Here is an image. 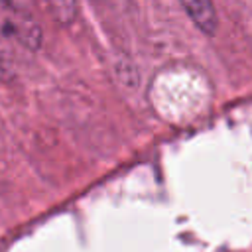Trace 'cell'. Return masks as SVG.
I'll use <instances>...</instances> for the list:
<instances>
[{"mask_svg":"<svg viewBox=\"0 0 252 252\" xmlns=\"http://www.w3.org/2000/svg\"><path fill=\"white\" fill-rule=\"evenodd\" d=\"M179 4L199 32L205 35H215L219 20L213 0H179Z\"/></svg>","mask_w":252,"mask_h":252,"instance_id":"1","label":"cell"},{"mask_svg":"<svg viewBox=\"0 0 252 252\" xmlns=\"http://www.w3.org/2000/svg\"><path fill=\"white\" fill-rule=\"evenodd\" d=\"M53 12V18H57L59 22L67 24L73 20L75 16V0H47Z\"/></svg>","mask_w":252,"mask_h":252,"instance_id":"2","label":"cell"}]
</instances>
